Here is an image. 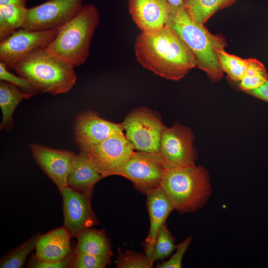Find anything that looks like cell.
I'll return each mask as SVG.
<instances>
[{"label": "cell", "mask_w": 268, "mask_h": 268, "mask_svg": "<svg viewBox=\"0 0 268 268\" xmlns=\"http://www.w3.org/2000/svg\"><path fill=\"white\" fill-rule=\"evenodd\" d=\"M134 52L137 62L144 68L167 79L179 80L196 67L192 51L167 24L139 34Z\"/></svg>", "instance_id": "1"}, {"label": "cell", "mask_w": 268, "mask_h": 268, "mask_svg": "<svg viewBox=\"0 0 268 268\" xmlns=\"http://www.w3.org/2000/svg\"><path fill=\"white\" fill-rule=\"evenodd\" d=\"M166 24L192 51L196 60V67L204 71L214 81L223 77L217 52L226 46L224 37L211 34L203 24L194 19L184 6L176 7L169 4Z\"/></svg>", "instance_id": "2"}, {"label": "cell", "mask_w": 268, "mask_h": 268, "mask_svg": "<svg viewBox=\"0 0 268 268\" xmlns=\"http://www.w3.org/2000/svg\"><path fill=\"white\" fill-rule=\"evenodd\" d=\"M12 68L40 93H66L71 90L76 80L74 67L46 47L32 51L17 62Z\"/></svg>", "instance_id": "3"}, {"label": "cell", "mask_w": 268, "mask_h": 268, "mask_svg": "<svg viewBox=\"0 0 268 268\" xmlns=\"http://www.w3.org/2000/svg\"><path fill=\"white\" fill-rule=\"evenodd\" d=\"M99 21L96 6L84 5L76 16L57 29L56 37L46 48L73 67L82 65L88 57L90 42Z\"/></svg>", "instance_id": "4"}, {"label": "cell", "mask_w": 268, "mask_h": 268, "mask_svg": "<svg viewBox=\"0 0 268 268\" xmlns=\"http://www.w3.org/2000/svg\"><path fill=\"white\" fill-rule=\"evenodd\" d=\"M160 186L174 209L180 212L197 210L211 192L208 172L196 165L165 170Z\"/></svg>", "instance_id": "5"}, {"label": "cell", "mask_w": 268, "mask_h": 268, "mask_svg": "<svg viewBox=\"0 0 268 268\" xmlns=\"http://www.w3.org/2000/svg\"><path fill=\"white\" fill-rule=\"evenodd\" d=\"M71 238L64 226L40 235L27 268H72L76 253Z\"/></svg>", "instance_id": "6"}, {"label": "cell", "mask_w": 268, "mask_h": 268, "mask_svg": "<svg viewBox=\"0 0 268 268\" xmlns=\"http://www.w3.org/2000/svg\"><path fill=\"white\" fill-rule=\"evenodd\" d=\"M126 137L134 150L159 153L163 132L166 126L159 114L141 107L132 110L122 122Z\"/></svg>", "instance_id": "7"}, {"label": "cell", "mask_w": 268, "mask_h": 268, "mask_svg": "<svg viewBox=\"0 0 268 268\" xmlns=\"http://www.w3.org/2000/svg\"><path fill=\"white\" fill-rule=\"evenodd\" d=\"M161 154L142 151L134 152L119 170L117 175L126 178L143 194L160 187L165 172Z\"/></svg>", "instance_id": "8"}, {"label": "cell", "mask_w": 268, "mask_h": 268, "mask_svg": "<svg viewBox=\"0 0 268 268\" xmlns=\"http://www.w3.org/2000/svg\"><path fill=\"white\" fill-rule=\"evenodd\" d=\"M83 0H49L28 8L22 28L41 31L58 29L81 10Z\"/></svg>", "instance_id": "9"}, {"label": "cell", "mask_w": 268, "mask_h": 268, "mask_svg": "<svg viewBox=\"0 0 268 268\" xmlns=\"http://www.w3.org/2000/svg\"><path fill=\"white\" fill-rule=\"evenodd\" d=\"M194 136L189 128L176 124L164 129L159 153L165 170L195 165L197 154L193 144Z\"/></svg>", "instance_id": "10"}, {"label": "cell", "mask_w": 268, "mask_h": 268, "mask_svg": "<svg viewBox=\"0 0 268 268\" xmlns=\"http://www.w3.org/2000/svg\"><path fill=\"white\" fill-rule=\"evenodd\" d=\"M83 151L97 167L103 177L117 175L134 153L124 133L114 134Z\"/></svg>", "instance_id": "11"}, {"label": "cell", "mask_w": 268, "mask_h": 268, "mask_svg": "<svg viewBox=\"0 0 268 268\" xmlns=\"http://www.w3.org/2000/svg\"><path fill=\"white\" fill-rule=\"evenodd\" d=\"M57 29L33 31L20 28L0 42V60L7 68L13 66L32 51L47 47L55 38Z\"/></svg>", "instance_id": "12"}, {"label": "cell", "mask_w": 268, "mask_h": 268, "mask_svg": "<svg viewBox=\"0 0 268 268\" xmlns=\"http://www.w3.org/2000/svg\"><path fill=\"white\" fill-rule=\"evenodd\" d=\"M63 200V226L76 238L84 230L98 223L91 206V198L67 186L60 192Z\"/></svg>", "instance_id": "13"}, {"label": "cell", "mask_w": 268, "mask_h": 268, "mask_svg": "<svg viewBox=\"0 0 268 268\" xmlns=\"http://www.w3.org/2000/svg\"><path fill=\"white\" fill-rule=\"evenodd\" d=\"M74 130L76 141L81 150L95 146L124 131L122 123L109 121L93 111L78 115L75 121Z\"/></svg>", "instance_id": "14"}, {"label": "cell", "mask_w": 268, "mask_h": 268, "mask_svg": "<svg viewBox=\"0 0 268 268\" xmlns=\"http://www.w3.org/2000/svg\"><path fill=\"white\" fill-rule=\"evenodd\" d=\"M30 148L37 164L61 192L67 186V177L77 155L70 151L34 143L30 144Z\"/></svg>", "instance_id": "15"}, {"label": "cell", "mask_w": 268, "mask_h": 268, "mask_svg": "<svg viewBox=\"0 0 268 268\" xmlns=\"http://www.w3.org/2000/svg\"><path fill=\"white\" fill-rule=\"evenodd\" d=\"M130 15L141 32L159 29L166 24L169 3L166 0H128Z\"/></svg>", "instance_id": "16"}, {"label": "cell", "mask_w": 268, "mask_h": 268, "mask_svg": "<svg viewBox=\"0 0 268 268\" xmlns=\"http://www.w3.org/2000/svg\"><path fill=\"white\" fill-rule=\"evenodd\" d=\"M146 195L150 227L144 248L145 255L152 264L151 258L157 233L174 208L161 186L148 192Z\"/></svg>", "instance_id": "17"}, {"label": "cell", "mask_w": 268, "mask_h": 268, "mask_svg": "<svg viewBox=\"0 0 268 268\" xmlns=\"http://www.w3.org/2000/svg\"><path fill=\"white\" fill-rule=\"evenodd\" d=\"M102 175L82 151L76 155L67 179V186L73 190L92 198L96 184Z\"/></svg>", "instance_id": "18"}, {"label": "cell", "mask_w": 268, "mask_h": 268, "mask_svg": "<svg viewBox=\"0 0 268 268\" xmlns=\"http://www.w3.org/2000/svg\"><path fill=\"white\" fill-rule=\"evenodd\" d=\"M76 253L111 257L113 253L110 240L103 230L86 229L76 237Z\"/></svg>", "instance_id": "19"}, {"label": "cell", "mask_w": 268, "mask_h": 268, "mask_svg": "<svg viewBox=\"0 0 268 268\" xmlns=\"http://www.w3.org/2000/svg\"><path fill=\"white\" fill-rule=\"evenodd\" d=\"M33 95L26 93L18 87L8 82L0 81V107L2 112L0 130L10 129L12 127V115L21 101L29 99Z\"/></svg>", "instance_id": "20"}, {"label": "cell", "mask_w": 268, "mask_h": 268, "mask_svg": "<svg viewBox=\"0 0 268 268\" xmlns=\"http://www.w3.org/2000/svg\"><path fill=\"white\" fill-rule=\"evenodd\" d=\"M183 2L189 14L203 25L217 11L222 8V0H183Z\"/></svg>", "instance_id": "21"}, {"label": "cell", "mask_w": 268, "mask_h": 268, "mask_svg": "<svg viewBox=\"0 0 268 268\" xmlns=\"http://www.w3.org/2000/svg\"><path fill=\"white\" fill-rule=\"evenodd\" d=\"M40 235L38 233L33 235L19 247L3 257L0 260V268H22L28 255L35 249Z\"/></svg>", "instance_id": "22"}, {"label": "cell", "mask_w": 268, "mask_h": 268, "mask_svg": "<svg viewBox=\"0 0 268 268\" xmlns=\"http://www.w3.org/2000/svg\"><path fill=\"white\" fill-rule=\"evenodd\" d=\"M219 63L223 71L233 80L240 81L248 66V59L227 53L224 49L217 52Z\"/></svg>", "instance_id": "23"}, {"label": "cell", "mask_w": 268, "mask_h": 268, "mask_svg": "<svg viewBox=\"0 0 268 268\" xmlns=\"http://www.w3.org/2000/svg\"><path fill=\"white\" fill-rule=\"evenodd\" d=\"M268 77L264 65L255 59H249L248 66L240 80L239 87L246 92L254 89L264 83Z\"/></svg>", "instance_id": "24"}, {"label": "cell", "mask_w": 268, "mask_h": 268, "mask_svg": "<svg viewBox=\"0 0 268 268\" xmlns=\"http://www.w3.org/2000/svg\"><path fill=\"white\" fill-rule=\"evenodd\" d=\"M174 239L168 230L166 223L160 228L155 242L151 263L168 257L176 249Z\"/></svg>", "instance_id": "25"}, {"label": "cell", "mask_w": 268, "mask_h": 268, "mask_svg": "<svg viewBox=\"0 0 268 268\" xmlns=\"http://www.w3.org/2000/svg\"><path fill=\"white\" fill-rule=\"evenodd\" d=\"M117 268H151L153 265L146 255L130 250L119 251L116 262Z\"/></svg>", "instance_id": "26"}, {"label": "cell", "mask_w": 268, "mask_h": 268, "mask_svg": "<svg viewBox=\"0 0 268 268\" xmlns=\"http://www.w3.org/2000/svg\"><path fill=\"white\" fill-rule=\"evenodd\" d=\"M27 10L26 6L10 4L0 6V15L17 29L21 28L27 15Z\"/></svg>", "instance_id": "27"}, {"label": "cell", "mask_w": 268, "mask_h": 268, "mask_svg": "<svg viewBox=\"0 0 268 268\" xmlns=\"http://www.w3.org/2000/svg\"><path fill=\"white\" fill-rule=\"evenodd\" d=\"M111 263V257L90 254H76L72 268H105Z\"/></svg>", "instance_id": "28"}, {"label": "cell", "mask_w": 268, "mask_h": 268, "mask_svg": "<svg viewBox=\"0 0 268 268\" xmlns=\"http://www.w3.org/2000/svg\"><path fill=\"white\" fill-rule=\"evenodd\" d=\"M0 80L8 82L16 85L26 93L34 95L40 93L39 90L27 79L10 72L7 70L6 65L0 61Z\"/></svg>", "instance_id": "29"}, {"label": "cell", "mask_w": 268, "mask_h": 268, "mask_svg": "<svg viewBox=\"0 0 268 268\" xmlns=\"http://www.w3.org/2000/svg\"><path fill=\"white\" fill-rule=\"evenodd\" d=\"M189 236L177 246V250L170 259L166 262L157 265V268H182V261L184 254L188 249L191 241Z\"/></svg>", "instance_id": "30"}, {"label": "cell", "mask_w": 268, "mask_h": 268, "mask_svg": "<svg viewBox=\"0 0 268 268\" xmlns=\"http://www.w3.org/2000/svg\"><path fill=\"white\" fill-rule=\"evenodd\" d=\"M16 30V29L0 15V42H2L10 36Z\"/></svg>", "instance_id": "31"}, {"label": "cell", "mask_w": 268, "mask_h": 268, "mask_svg": "<svg viewBox=\"0 0 268 268\" xmlns=\"http://www.w3.org/2000/svg\"><path fill=\"white\" fill-rule=\"evenodd\" d=\"M248 94L268 102V77L259 87L246 91Z\"/></svg>", "instance_id": "32"}, {"label": "cell", "mask_w": 268, "mask_h": 268, "mask_svg": "<svg viewBox=\"0 0 268 268\" xmlns=\"http://www.w3.org/2000/svg\"><path fill=\"white\" fill-rule=\"evenodd\" d=\"M10 4L26 6V0H0V6Z\"/></svg>", "instance_id": "33"}, {"label": "cell", "mask_w": 268, "mask_h": 268, "mask_svg": "<svg viewBox=\"0 0 268 268\" xmlns=\"http://www.w3.org/2000/svg\"><path fill=\"white\" fill-rule=\"evenodd\" d=\"M171 5L176 7L184 6L183 0H166Z\"/></svg>", "instance_id": "34"}, {"label": "cell", "mask_w": 268, "mask_h": 268, "mask_svg": "<svg viewBox=\"0 0 268 268\" xmlns=\"http://www.w3.org/2000/svg\"><path fill=\"white\" fill-rule=\"evenodd\" d=\"M236 0H222V8L228 6L233 3Z\"/></svg>", "instance_id": "35"}]
</instances>
